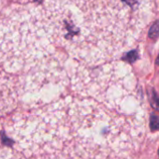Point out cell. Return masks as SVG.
<instances>
[{"mask_svg":"<svg viewBox=\"0 0 159 159\" xmlns=\"http://www.w3.org/2000/svg\"><path fill=\"white\" fill-rule=\"evenodd\" d=\"M152 102H153V107L154 108H156L158 111H159V99L155 97V95L154 94H152Z\"/></svg>","mask_w":159,"mask_h":159,"instance_id":"obj_3","label":"cell"},{"mask_svg":"<svg viewBox=\"0 0 159 159\" xmlns=\"http://www.w3.org/2000/svg\"><path fill=\"white\" fill-rule=\"evenodd\" d=\"M156 63L159 65V56H158V57H157V59H156Z\"/></svg>","mask_w":159,"mask_h":159,"instance_id":"obj_5","label":"cell"},{"mask_svg":"<svg viewBox=\"0 0 159 159\" xmlns=\"http://www.w3.org/2000/svg\"><path fill=\"white\" fill-rule=\"evenodd\" d=\"M158 35H159V21L155 22L152 25V26L151 27L150 32H149V36L152 39H155Z\"/></svg>","mask_w":159,"mask_h":159,"instance_id":"obj_1","label":"cell"},{"mask_svg":"<svg viewBox=\"0 0 159 159\" xmlns=\"http://www.w3.org/2000/svg\"><path fill=\"white\" fill-rule=\"evenodd\" d=\"M151 128L152 129L159 128V119L156 116H154V115H152L151 117Z\"/></svg>","mask_w":159,"mask_h":159,"instance_id":"obj_2","label":"cell"},{"mask_svg":"<svg viewBox=\"0 0 159 159\" xmlns=\"http://www.w3.org/2000/svg\"><path fill=\"white\" fill-rule=\"evenodd\" d=\"M125 59H127V60H130V61H134V60L136 59V52H132L128 53V54L125 57Z\"/></svg>","mask_w":159,"mask_h":159,"instance_id":"obj_4","label":"cell"}]
</instances>
